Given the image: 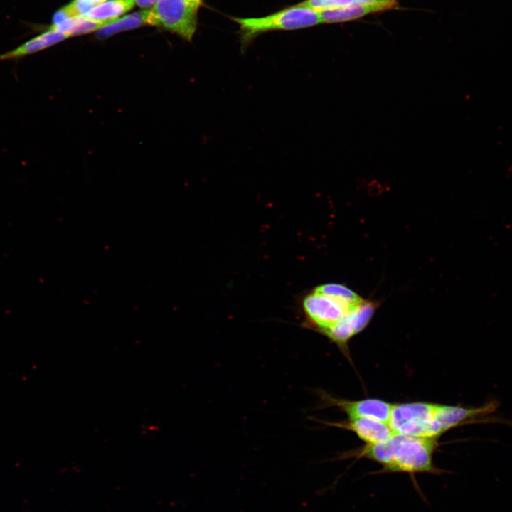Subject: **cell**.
I'll return each instance as SVG.
<instances>
[{"label": "cell", "mask_w": 512, "mask_h": 512, "mask_svg": "<svg viewBox=\"0 0 512 512\" xmlns=\"http://www.w3.org/2000/svg\"><path fill=\"white\" fill-rule=\"evenodd\" d=\"M240 26L241 50L244 52L259 35L272 31L309 28L321 22L319 11L302 5L289 6L259 18H233Z\"/></svg>", "instance_id": "cell-1"}, {"label": "cell", "mask_w": 512, "mask_h": 512, "mask_svg": "<svg viewBox=\"0 0 512 512\" xmlns=\"http://www.w3.org/2000/svg\"><path fill=\"white\" fill-rule=\"evenodd\" d=\"M437 438L396 434L390 460L382 471L439 474L433 462Z\"/></svg>", "instance_id": "cell-2"}, {"label": "cell", "mask_w": 512, "mask_h": 512, "mask_svg": "<svg viewBox=\"0 0 512 512\" xmlns=\"http://www.w3.org/2000/svg\"><path fill=\"white\" fill-rule=\"evenodd\" d=\"M201 5L202 0H158L150 8L151 26L162 27L191 41Z\"/></svg>", "instance_id": "cell-3"}, {"label": "cell", "mask_w": 512, "mask_h": 512, "mask_svg": "<svg viewBox=\"0 0 512 512\" xmlns=\"http://www.w3.org/2000/svg\"><path fill=\"white\" fill-rule=\"evenodd\" d=\"M437 407L423 402L393 405L388 424L397 434L436 437L433 420Z\"/></svg>", "instance_id": "cell-4"}, {"label": "cell", "mask_w": 512, "mask_h": 512, "mask_svg": "<svg viewBox=\"0 0 512 512\" xmlns=\"http://www.w3.org/2000/svg\"><path fill=\"white\" fill-rule=\"evenodd\" d=\"M302 306L305 318L304 324L321 334L351 311L334 298L314 289L303 298Z\"/></svg>", "instance_id": "cell-5"}, {"label": "cell", "mask_w": 512, "mask_h": 512, "mask_svg": "<svg viewBox=\"0 0 512 512\" xmlns=\"http://www.w3.org/2000/svg\"><path fill=\"white\" fill-rule=\"evenodd\" d=\"M380 303V301L364 299L322 335L334 343L343 352L346 353L349 341L368 325Z\"/></svg>", "instance_id": "cell-6"}, {"label": "cell", "mask_w": 512, "mask_h": 512, "mask_svg": "<svg viewBox=\"0 0 512 512\" xmlns=\"http://www.w3.org/2000/svg\"><path fill=\"white\" fill-rule=\"evenodd\" d=\"M497 406L495 401H490L479 407L470 408L438 405L433 420L436 434L439 437L453 427L477 421L476 417L494 412Z\"/></svg>", "instance_id": "cell-7"}, {"label": "cell", "mask_w": 512, "mask_h": 512, "mask_svg": "<svg viewBox=\"0 0 512 512\" xmlns=\"http://www.w3.org/2000/svg\"><path fill=\"white\" fill-rule=\"evenodd\" d=\"M397 0H373L347 6L319 11L322 23H343L355 20L368 14L383 12L397 8Z\"/></svg>", "instance_id": "cell-8"}, {"label": "cell", "mask_w": 512, "mask_h": 512, "mask_svg": "<svg viewBox=\"0 0 512 512\" xmlns=\"http://www.w3.org/2000/svg\"><path fill=\"white\" fill-rule=\"evenodd\" d=\"M328 404L337 406L349 418L368 417L388 423L393 405L379 399H365L349 401L338 400L329 395L323 396Z\"/></svg>", "instance_id": "cell-9"}, {"label": "cell", "mask_w": 512, "mask_h": 512, "mask_svg": "<svg viewBox=\"0 0 512 512\" xmlns=\"http://www.w3.org/2000/svg\"><path fill=\"white\" fill-rule=\"evenodd\" d=\"M334 425L351 430L366 444L382 442L396 434L388 422L373 418H349L346 424Z\"/></svg>", "instance_id": "cell-10"}, {"label": "cell", "mask_w": 512, "mask_h": 512, "mask_svg": "<svg viewBox=\"0 0 512 512\" xmlns=\"http://www.w3.org/2000/svg\"><path fill=\"white\" fill-rule=\"evenodd\" d=\"M68 37L58 31L46 29L14 49L0 55V61L18 59L45 50Z\"/></svg>", "instance_id": "cell-11"}, {"label": "cell", "mask_w": 512, "mask_h": 512, "mask_svg": "<svg viewBox=\"0 0 512 512\" xmlns=\"http://www.w3.org/2000/svg\"><path fill=\"white\" fill-rule=\"evenodd\" d=\"M151 26L150 9L127 14L111 21L96 32L98 38H105L124 31L134 29L144 26Z\"/></svg>", "instance_id": "cell-12"}, {"label": "cell", "mask_w": 512, "mask_h": 512, "mask_svg": "<svg viewBox=\"0 0 512 512\" xmlns=\"http://www.w3.org/2000/svg\"><path fill=\"white\" fill-rule=\"evenodd\" d=\"M134 4V0H107L93 7L84 16L108 23L132 9Z\"/></svg>", "instance_id": "cell-13"}, {"label": "cell", "mask_w": 512, "mask_h": 512, "mask_svg": "<svg viewBox=\"0 0 512 512\" xmlns=\"http://www.w3.org/2000/svg\"><path fill=\"white\" fill-rule=\"evenodd\" d=\"M105 24L107 23L95 21L84 16H78L68 18L57 26H49L48 29L58 31L70 38L97 31Z\"/></svg>", "instance_id": "cell-14"}, {"label": "cell", "mask_w": 512, "mask_h": 512, "mask_svg": "<svg viewBox=\"0 0 512 512\" xmlns=\"http://www.w3.org/2000/svg\"><path fill=\"white\" fill-rule=\"evenodd\" d=\"M314 289L334 298L350 310L358 306L365 299L346 285L338 283L323 284L316 287Z\"/></svg>", "instance_id": "cell-15"}, {"label": "cell", "mask_w": 512, "mask_h": 512, "mask_svg": "<svg viewBox=\"0 0 512 512\" xmlns=\"http://www.w3.org/2000/svg\"><path fill=\"white\" fill-rule=\"evenodd\" d=\"M371 1L373 0H305L300 4L317 11H320Z\"/></svg>", "instance_id": "cell-16"}, {"label": "cell", "mask_w": 512, "mask_h": 512, "mask_svg": "<svg viewBox=\"0 0 512 512\" xmlns=\"http://www.w3.org/2000/svg\"><path fill=\"white\" fill-rule=\"evenodd\" d=\"M135 4L142 9L152 8L158 1V0H134Z\"/></svg>", "instance_id": "cell-17"}, {"label": "cell", "mask_w": 512, "mask_h": 512, "mask_svg": "<svg viewBox=\"0 0 512 512\" xmlns=\"http://www.w3.org/2000/svg\"><path fill=\"white\" fill-rule=\"evenodd\" d=\"M87 2H88L90 4H91L93 7H95L97 5H99L107 0H85Z\"/></svg>", "instance_id": "cell-18"}]
</instances>
